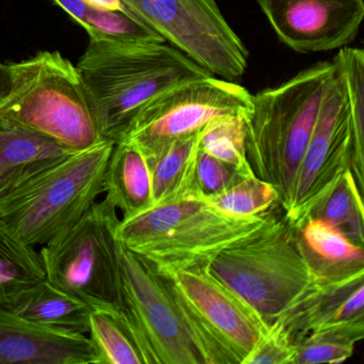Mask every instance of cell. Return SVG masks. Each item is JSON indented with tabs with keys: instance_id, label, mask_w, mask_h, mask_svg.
<instances>
[{
	"instance_id": "1",
	"label": "cell",
	"mask_w": 364,
	"mask_h": 364,
	"mask_svg": "<svg viewBox=\"0 0 364 364\" xmlns=\"http://www.w3.org/2000/svg\"><path fill=\"white\" fill-rule=\"evenodd\" d=\"M272 210L236 217L189 191L120 220L118 238L156 274L202 268L215 255L259 231Z\"/></svg>"
},
{
	"instance_id": "2",
	"label": "cell",
	"mask_w": 364,
	"mask_h": 364,
	"mask_svg": "<svg viewBox=\"0 0 364 364\" xmlns=\"http://www.w3.org/2000/svg\"><path fill=\"white\" fill-rule=\"evenodd\" d=\"M103 139L122 141L140 110L164 91L212 75L165 43L90 41L78 61Z\"/></svg>"
},
{
	"instance_id": "3",
	"label": "cell",
	"mask_w": 364,
	"mask_h": 364,
	"mask_svg": "<svg viewBox=\"0 0 364 364\" xmlns=\"http://www.w3.org/2000/svg\"><path fill=\"white\" fill-rule=\"evenodd\" d=\"M334 76L333 63L321 61L252 95L245 118L247 156L255 176L276 189L284 214L291 208L298 171Z\"/></svg>"
},
{
	"instance_id": "4",
	"label": "cell",
	"mask_w": 364,
	"mask_h": 364,
	"mask_svg": "<svg viewBox=\"0 0 364 364\" xmlns=\"http://www.w3.org/2000/svg\"><path fill=\"white\" fill-rule=\"evenodd\" d=\"M10 69L11 90L0 103V118L72 152L104 140L82 76L60 53L40 52Z\"/></svg>"
},
{
	"instance_id": "5",
	"label": "cell",
	"mask_w": 364,
	"mask_h": 364,
	"mask_svg": "<svg viewBox=\"0 0 364 364\" xmlns=\"http://www.w3.org/2000/svg\"><path fill=\"white\" fill-rule=\"evenodd\" d=\"M114 146L102 140L33 174L0 198V219L27 244H48L75 225L104 193Z\"/></svg>"
},
{
	"instance_id": "6",
	"label": "cell",
	"mask_w": 364,
	"mask_h": 364,
	"mask_svg": "<svg viewBox=\"0 0 364 364\" xmlns=\"http://www.w3.org/2000/svg\"><path fill=\"white\" fill-rule=\"evenodd\" d=\"M202 268L248 304L266 326L315 280L298 248L293 225L277 215Z\"/></svg>"
},
{
	"instance_id": "7",
	"label": "cell",
	"mask_w": 364,
	"mask_h": 364,
	"mask_svg": "<svg viewBox=\"0 0 364 364\" xmlns=\"http://www.w3.org/2000/svg\"><path fill=\"white\" fill-rule=\"evenodd\" d=\"M117 208L95 202L40 251L46 279L95 308L123 309Z\"/></svg>"
},
{
	"instance_id": "8",
	"label": "cell",
	"mask_w": 364,
	"mask_h": 364,
	"mask_svg": "<svg viewBox=\"0 0 364 364\" xmlns=\"http://www.w3.org/2000/svg\"><path fill=\"white\" fill-rule=\"evenodd\" d=\"M159 276L204 363H244L268 328L257 313L204 268Z\"/></svg>"
},
{
	"instance_id": "9",
	"label": "cell",
	"mask_w": 364,
	"mask_h": 364,
	"mask_svg": "<svg viewBox=\"0 0 364 364\" xmlns=\"http://www.w3.org/2000/svg\"><path fill=\"white\" fill-rule=\"evenodd\" d=\"M138 20L213 76L234 80L248 68L249 50L216 0H121Z\"/></svg>"
},
{
	"instance_id": "10",
	"label": "cell",
	"mask_w": 364,
	"mask_h": 364,
	"mask_svg": "<svg viewBox=\"0 0 364 364\" xmlns=\"http://www.w3.org/2000/svg\"><path fill=\"white\" fill-rule=\"evenodd\" d=\"M251 101L252 95L233 80L213 75L188 80L151 100L123 140L150 159L178 140L198 135L219 117H246Z\"/></svg>"
},
{
	"instance_id": "11",
	"label": "cell",
	"mask_w": 364,
	"mask_h": 364,
	"mask_svg": "<svg viewBox=\"0 0 364 364\" xmlns=\"http://www.w3.org/2000/svg\"><path fill=\"white\" fill-rule=\"evenodd\" d=\"M120 268L123 310L144 364H205L161 277L123 244Z\"/></svg>"
},
{
	"instance_id": "12",
	"label": "cell",
	"mask_w": 364,
	"mask_h": 364,
	"mask_svg": "<svg viewBox=\"0 0 364 364\" xmlns=\"http://www.w3.org/2000/svg\"><path fill=\"white\" fill-rule=\"evenodd\" d=\"M353 127L344 87L336 73L328 87L298 171L291 208L284 216L295 223L329 193L350 167Z\"/></svg>"
},
{
	"instance_id": "13",
	"label": "cell",
	"mask_w": 364,
	"mask_h": 364,
	"mask_svg": "<svg viewBox=\"0 0 364 364\" xmlns=\"http://www.w3.org/2000/svg\"><path fill=\"white\" fill-rule=\"evenodd\" d=\"M255 1L281 43L298 54L349 46L364 18V0Z\"/></svg>"
},
{
	"instance_id": "14",
	"label": "cell",
	"mask_w": 364,
	"mask_h": 364,
	"mask_svg": "<svg viewBox=\"0 0 364 364\" xmlns=\"http://www.w3.org/2000/svg\"><path fill=\"white\" fill-rule=\"evenodd\" d=\"M0 364H100L86 334L46 327L0 306Z\"/></svg>"
},
{
	"instance_id": "15",
	"label": "cell",
	"mask_w": 364,
	"mask_h": 364,
	"mask_svg": "<svg viewBox=\"0 0 364 364\" xmlns=\"http://www.w3.org/2000/svg\"><path fill=\"white\" fill-rule=\"evenodd\" d=\"M364 317V272L342 280L315 279L276 319L297 345L321 326Z\"/></svg>"
},
{
	"instance_id": "16",
	"label": "cell",
	"mask_w": 364,
	"mask_h": 364,
	"mask_svg": "<svg viewBox=\"0 0 364 364\" xmlns=\"http://www.w3.org/2000/svg\"><path fill=\"white\" fill-rule=\"evenodd\" d=\"M291 225L300 253L315 279L342 280L363 274V247L351 242L329 223L306 217Z\"/></svg>"
},
{
	"instance_id": "17",
	"label": "cell",
	"mask_w": 364,
	"mask_h": 364,
	"mask_svg": "<svg viewBox=\"0 0 364 364\" xmlns=\"http://www.w3.org/2000/svg\"><path fill=\"white\" fill-rule=\"evenodd\" d=\"M73 153L40 134L0 118V198Z\"/></svg>"
},
{
	"instance_id": "18",
	"label": "cell",
	"mask_w": 364,
	"mask_h": 364,
	"mask_svg": "<svg viewBox=\"0 0 364 364\" xmlns=\"http://www.w3.org/2000/svg\"><path fill=\"white\" fill-rule=\"evenodd\" d=\"M104 193L123 218L135 216L154 204L148 161L127 140L114 144L104 174Z\"/></svg>"
},
{
	"instance_id": "19",
	"label": "cell",
	"mask_w": 364,
	"mask_h": 364,
	"mask_svg": "<svg viewBox=\"0 0 364 364\" xmlns=\"http://www.w3.org/2000/svg\"><path fill=\"white\" fill-rule=\"evenodd\" d=\"M95 306L44 279L25 291L9 310L46 327L86 333Z\"/></svg>"
},
{
	"instance_id": "20",
	"label": "cell",
	"mask_w": 364,
	"mask_h": 364,
	"mask_svg": "<svg viewBox=\"0 0 364 364\" xmlns=\"http://www.w3.org/2000/svg\"><path fill=\"white\" fill-rule=\"evenodd\" d=\"M44 279L40 253L0 219V306L9 309L21 294Z\"/></svg>"
},
{
	"instance_id": "21",
	"label": "cell",
	"mask_w": 364,
	"mask_h": 364,
	"mask_svg": "<svg viewBox=\"0 0 364 364\" xmlns=\"http://www.w3.org/2000/svg\"><path fill=\"white\" fill-rule=\"evenodd\" d=\"M334 68L344 87L345 101L353 127L350 170L360 187L364 185V52L361 48H341L334 56Z\"/></svg>"
},
{
	"instance_id": "22",
	"label": "cell",
	"mask_w": 364,
	"mask_h": 364,
	"mask_svg": "<svg viewBox=\"0 0 364 364\" xmlns=\"http://www.w3.org/2000/svg\"><path fill=\"white\" fill-rule=\"evenodd\" d=\"M88 332L100 364H144L137 336L123 309H93Z\"/></svg>"
},
{
	"instance_id": "23",
	"label": "cell",
	"mask_w": 364,
	"mask_h": 364,
	"mask_svg": "<svg viewBox=\"0 0 364 364\" xmlns=\"http://www.w3.org/2000/svg\"><path fill=\"white\" fill-rule=\"evenodd\" d=\"M199 136L198 134L178 140L159 154L146 159L154 204L193 191V168L199 148Z\"/></svg>"
},
{
	"instance_id": "24",
	"label": "cell",
	"mask_w": 364,
	"mask_h": 364,
	"mask_svg": "<svg viewBox=\"0 0 364 364\" xmlns=\"http://www.w3.org/2000/svg\"><path fill=\"white\" fill-rule=\"evenodd\" d=\"M321 219L357 246L364 244L363 191L347 169L308 216ZM306 218V217H304Z\"/></svg>"
},
{
	"instance_id": "25",
	"label": "cell",
	"mask_w": 364,
	"mask_h": 364,
	"mask_svg": "<svg viewBox=\"0 0 364 364\" xmlns=\"http://www.w3.org/2000/svg\"><path fill=\"white\" fill-rule=\"evenodd\" d=\"M364 338V317L327 323L296 345L294 364L342 363Z\"/></svg>"
},
{
	"instance_id": "26",
	"label": "cell",
	"mask_w": 364,
	"mask_h": 364,
	"mask_svg": "<svg viewBox=\"0 0 364 364\" xmlns=\"http://www.w3.org/2000/svg\"><path fill=\"white\" fill-rule=\"evenodd\" d=\"M82 27L90 41L121 46L166 43L161 36L138 20L129 10H103L88 7Z\"/></svg>"
},
{
	"instance_id": "27",
	"label": "cell",
	"mask_w": 364,
	"mask_h": 364,
	"mask_svg": "<svg viewBox=\"0 0 364 364\" xmlns=\"http://www.w3.org/2000/svg\"><path fill=\"white\" fill-rule=\"evenodd\" d=\"M244 116H223L210 121L199 136L200 148L245 176L255 174L247 156Z\"/></svg>"
},
{
	"instance_id": "28",
	"label": "cell",
	"mask_w": 364,
	"mask_h": 364,
	"mask_svg": "<svg viewBox=\"0 0 364 364\" xmlns=\"http://www.w3.org/2000/svg\"><path fill=\"white\" fill-rule=\"evenodd\" d=\"M204 199L216 210L236 217L257 216L279 204L274 187L255 174L242 178L223 193Z\"/></svg>"
},
{
	"instance_id": "29",
	"label": "cell",
	"mask_w": 364,
	"mask_h": 364,
	"mask_svg": "<svg viewBox=\"0 0 364 364\" xmlns=\"http://www.w3.org/2000/svg\"><path fill=\"white\" fill-rule=\"evenodd\" d=\"M244 178L247 176L199 146L193 176V191L198 195L203 198L217 195Z\"/></svg>"
},
{
	"instance_id": "30",
	"label": "cell",
	"mask_w": 364,
	"mask_h": 364,
	"mask_svg": "<svg viewBox=\"0 0 364 364\" xmlns=\"http://www.w3.org/2000/svg\"><path fill=\"white\" fill-rule=\"evenodd\" d=\"M296 346L277 321L268 326L242 364H294Z\"/></svg>"
},
{
	"instance_id": "31",
	"label": "cell",
	"mask_w": 364,
	"mask_h": 364,
	"mask_svg": "<svg viewBox=\"0 0 364 364\" xmlns=\"http://www.w3.org/2000/svg\"><path fill=\"white\" fill-rule=\"evenodd\" d=\"M75 22L82 26L88 6L82 0H54Z\"/></svg>"
},
{
	"instance_id": "32",
	"label": "cell",
	"mask_w": 364,
	"mask_h": 364,
	"mask_svg": "<svg viewBox=\"0 0 364 364\" xmlns=\"http://www.w3.org/2000/svg\"><path fill=\"white\" fill-rule=\"evenodd\" d=\"M12 74L10 65L0 63V103L5 100L11 90Z\"/></svg>"
},
{
	"instance_id": "33",
	"label": "cell",
	"mask_w": 364,
	"mask_h": 364,
	"mask_svg": "<svg viewBox=\"0 0 364 364\" xmlns=\"http://www.w3.org/2000/svg\"><path fill=\"white\" fill-rule=\"evenodd\" d=\"M88 7L103 10L127 9L121 0H82Z\"/></svg>"
}]
</instances>
